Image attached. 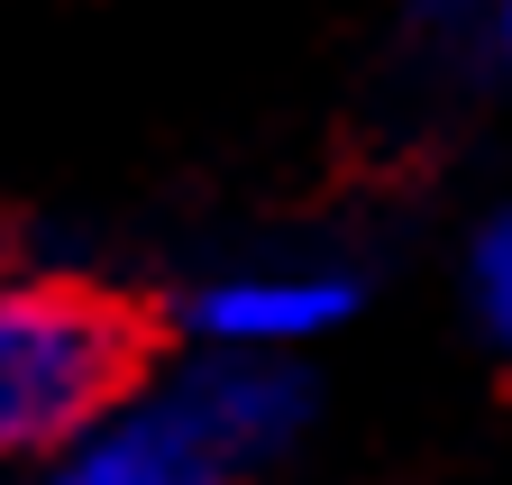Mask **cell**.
Here are the masks:
<instances>
[{"label": "cell", "instance_id": "7a4b0ae2", "mask_svg": "<svg viewBox=\"0 0 512 485\" xmlns=\"http://www.w3.org/2000/svg\"><path fill=\"white\" fill-rule=\"evenodd\" d=\"M138 385V330L74 275L0 284V458H64Z\"/></svg>", "mask_w": 512, "mask_h": 485}, {"label": "cell", "instance_id": "5b68a950", "mask_svg": "<svg viewBox=\"0 0 512 485\" xmlns=\"http://www.w3.org/2000/svg\"><path fill=\"white\" fill-rule=\"evenodd\" d=\"M412 19H421V37H439V46H476V55H485L494 0H412Z\"/></svg>", "mask_w": 512, "mask_h": 485}, {"label": "cell", "instance_id": "6da1fadb", "mask_svg": "<svg viewBox=\"0 0 512 485\" xmlns=\"http://www.w3.org/2000/svg\"><path fill=\"white\" fill-rule=\"evenodd\" d=\"M311 421L302 367L192 357L174 376H138L92 431L55 458V485H256Z\"/></svg>", "mask_w": 512, "mask_h": 485}, {"label": "cell", "instance_id": "3957f363", "mask_svg": "<svg viewBox=\"0 0 512 485\" xmlns=\"http://www.w3.org/2000/svg\"><path fill=\"white\" fill-rule=\"evenodd\" d=\"M357 275L348 266H311V257H275V266H220L211 284L183 293V330L202 357H256V367H293L302 348L339 339L357 321Z\"/></svg>", "mask_w": 512, "mask_h": 485}, {"label": "cell", "instance_id": "277c9868", "mask_svg": "<svg viewBox=\"0 0 512 485\" xmlns=\"http://www.w3.org/2000/svg\"><path fill=\"white\" fill-rule=\"evenodd\" d=\"M467 321L512 367V202L494 220H476V238H467Z\"/></svg>", "mask_w": 512, "mask_h": 485}, {"label": "cell", "instance_id": "8992f818", "mask_svg": "<svg viewBox=\"0 0 512 485\" xmlns=\"http://www.w3.org/2000/svg\"><path fill=\"white\" fill-rule=\"evenodd\" d=\"M485 65H512V0H494V37H485Z\"/></svg>", "mask_w": 512, "mask_h": 485}]
</instances>
